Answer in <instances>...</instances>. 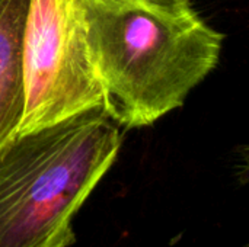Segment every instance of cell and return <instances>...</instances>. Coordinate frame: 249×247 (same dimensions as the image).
<instances>
[{
	"mask_svg": "<svg viewBox=\"0 0 249 247\" xmlns=\"http://www.w3.org/2000/svg\"><path fill=\"white\" fill-rule=\"evenodd\" d=\"M83 12L104 109L125 128L181 108L219 64L225 33L193 0H83Z\"/></svg>",
	"mask_w": 249,
	"mask_h": 247,
	"instance_id": "obj_1",
	"label": "cell"
},
{
	"mask_svg": "<svg viewBox=\"0 0 249 247\" xmlns=\"http://www.w3.org/2000/svg\"><path fill=\"white\" fill-rule=\"evenodd\" d=\"M121 140L118 124L93 108L0 146V247L73 246V220Z\"/></svg>",
	"mask_w": 249,
	"mask_h": 247,
	"instance_id": "obj_2",
	"label": "cell"
},
{
	"mask_svg": "<svg viewBox=\"0 0 249 247\" xmlns=\"http://www.w3.org/2000/svg\"><path fill=\"white\" fill-rule=\"evenodd\" d=\"M23 79L25 106L16 134L104 108V92L88 52L83 0L29 1Z\"/></svg>",
	"mask_w": 249,
	"mask_h": 247,
	"instance_id": "obj_3",
	"label": "cell"
},
{
	"mask_svg": "<svg viewBox=\"0 0 249 247\" xmlns=\"http://www.w3.org/2000/svg\"><path fill=\"white\" fill-rule=\"evenodd\" d=\"M29 1L0 0V146L16 134L23 114V33Z\"/></svg>",
	"mask_w": 249,
	"mask_h": 247,
	"instance_id": "obj_4",
	"label": "cell"
},
{
	"mask_svg": "<svg viewBox=\"0 0 249 247\" xmlns=\"http://www.w3.org/2000/svg\"><path fill=\"white\" fill-rule=\"evenodd\" d=\"M244 247H249V246H248V245H247V246H244Z\"/></svg>",
	"mask_w": 249,
	"mask_h": 247,
	"instance_id": "obj_5",
	"label": "cell"
}]
</instances>
